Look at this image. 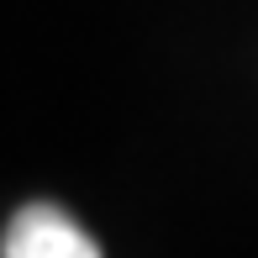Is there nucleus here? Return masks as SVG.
<instances>
[{"label": "nucleus", "instance_id": "nucleus-1", "mask_svg": "<svg viewBox=\"0 0 258 258\" xmlns=\"http://www.w3.org/2000/svg\"><path fill=\"white\" fill-rule=\"evenodd\" d=\"M0 258H100L90 232L58 206H21L6 227Z\"/></svg>", "mask_w": 258, "mask_h": 258}]
</instances>
